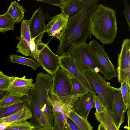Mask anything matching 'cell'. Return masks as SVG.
Returning a JSON list of instances; mask_svg holds the SVG:
<instances>
[{"label":"cell","mask_w":130,"mask_h":130,"mask_svg":"<svg viewBox=\"0 0 130 130\" xmlns=\"http://www.w3.org/2000/svg\"><path fill=\"white\" fill-rule=\"evenodd\" d=\"M80 10L69 17L67 29L60 41L56 51L59 56L67 55L73 47L86 42L91 35L90 27L92 18L98 5L97 0H79Z\"/></svg>","instance_id":"6da1fadb"},{"label":"cell","mask_w":130,"mask_h":130,"mask_svg":"<svg viewBox=\"0 0 130 130\" xmlns=\"http://www.w3.org/2000/svg\"><path fill=\"white\" fill-rule=\"evenodd\" d=\"M127 130H130V129H127Z\"/></svg>","instance_id":"ab89813d"},{"label":"cell","mask_w":130,"mask_h":130,"mask_svg":"<svg viewBox=\"0 0 130 130\" xmlns=\"http://www.w3.org/2000/svg\"><path fill=\"white\" fill-rule=\"evenodd\" d=\"M29 20H23L21 27V37L17 44V52L26 56L34 59L38 63L39 60L34 40L31 38L29 27Z\"/></svg>","instance_id":"9c48e42d"},{"label":"cell","mask_w":130,"mask_h":130,"mask_svg":"<svg viewBox=\"0 0 130 130\" xmlns=\"http://www.w3.org/2000/svg\"><path fill=\"white\" fill-rule=\"evenodd\" d=\"M96 120L99 122L105 130H119L115 124L112 118L111 110L106 108L101 113H94Z\"/></svg>","instance_id":"ac0fdd59"},{"label":"cell","mask_w":130,"mask_h":130,"mask_svg":"<svg viewBox=\"0 0 130 130\" xmlns=\"http://www.w3.org/2000/svg\"><path fill=\"white\" fill-rule=\"evenodd\" d=\"M121 84L120 88L123 101L127 109L130 107V86L124 81Z\"/></svg>","instance_id":"f1b7e54d"},{"label":"cell","mask_w":130,"mask_h":130,"mask_svg":"<svg viewBox=\"0 0 130 130\" xmlns=\"http://www.w3.org/2000/svg\"><path fill=\"white\" fill-rule=\"evenodd\" d=\"M49 96L53 112H57L62 113L68 117L73 109L61 102L52 92L51 90L49 92Z\"/></svg>","instance_id":"d6986e66"},{"label":"cell","mask_w":130,"mask_h":130,"mask_svg":"<svg viewBox=\"0 0 130 130\" xmlns=\"http://www.w3.org/2000/svg\"><path fill=\"white\" fill-rule=\"evenodd\" d=\"M35 127L27 120L24 121L10 123L4 130H32Z\"/></svg>","instance_id":"83f0119b"},{"label":"cell","mask_w":130,"mask_h":130,"mask_svg":"<svg viewBox=\"0 0 130 130\" xmlns=\"http://www.w3.org/2000/svg\"><path fill=\"white\" fill-rule=\"evenodd\" d=\"M39 64L52 76L60 68L59 56L54 53L48 46L42 42L36 43Z\"/></svg>","instance_id":"8992f818"},{"label":"cell","mask_w":130,"mask_h":130,"mask_svg":"<svg viewBox=\"0 0 130 130\" xmlns=\"http://www.w3.org/2000/svg\"><path fill=\"white\" fill-rule=\"evenodd\" d=\"M69 75L72 87L73 95L80 98L89 92L78 80Z\"/></svg>","instance_id":"d4e9b609"},{"label":"cell","mask_w":130,"mask_h":130,"mask_svg":"<svg viewBox=\"0 0 130 130\" xmlns=\"http://www.w3.org/2000/svg\"><path fill=\"white\" fill-rule=\"evenodd\" d=\"M10 123H0V130L5 129Z\"/></svg>","instance_id":"74e56055"},{"label":"cell","mask_w":130,"mask_h":130,"mask_svg":"<svg viewBox=\"0 0 130 130\" xmlns=\"http://www.w3.org/2000/svg\"></svg>","instance_id":"60d3db41"},{"label":"cell","mask_w":130,"mask_h":130,"mask_svg":"<svg viewBox=\"0 0 130 130\" xmlns=\"http://www.w3.org/2000/svg\"><path fill=\"white\" fill-rule=\"evenodd\" d=\"M97 130H105L102 125L100 124L98 125Z\"/></svg>","instance_id":"f35d334b"},{"label":"cell","mask_w":130,"mask_h":130,"mask_svg":"<svg viewBox=\"0 0 130 130\" xmlns=\"http://www.w3.org/2000/svg\"><path fill=\"white\" fill-rule=\"evenodd\" d=\"M32 130H54L53 126H44L35 127Z\"/></svg>","instance_id":"e575fe53"},{"label":"cell","mask_w":130,"mask_h":130,"mask_svg":"<svg viewBox=\"0 0 130 130\" xmlns=\"http://www.w3.org/2000/svg\"><path fill=\"white\" fill-rule=\"evenodd\" d=\"M127 109L123 101L120 88L112 87L111 111L114 122L119 129L124 121L125 114Z\"/></svg>","instance_id":"7c38bea8"},{"label":"cell","mask_w":130,"mask_h":130,"mask_svg":"<svg viewBox=\"0 0 130 130\" xmlns=\"http://www.w3.org/2000/svg\"><path fill=\"white\" fill-rule=\"evenodd\" d=\"M94 96V105L96 109L95 112L98 113L102 112L104 109L108 107L102 99L96 94Z\"/></svg>","instance_id":"4dcf8cb0"},{"label":"cell","mask_w":130,"mask_h":130,"mask_svg":"<svg viewBox=\"0 0 130 130\" xmlns=\"http://www.w3.org/2000/svg\"><path fill=\"white\" fill-rule=\"evenodd\" d=\"M117 68L118 82L124 81L130 86V39L125 38L121 45L120 53L118 55Z\"/></svg>","instance_id":"ba28073f"},{"label":"cell","mask_w":130,"mask_h":130,"mask_svg":"<svg viewBox=\"0 0 130 130\" xmlns=\"http://www.w3.org/2000/svg\"><path fill=\"white\" fill-rule=\"evenodd\" d=\"M24 9L23 7L18 3L16 1L11 2L8 7L7 12L16 21L21 22L24 17Z\"/></svg>","instance_id":"44dd1931"},{"label":"cell","mask_w":130,"mask_h":130,"mask_svg":"<svg viewBox=\"0 0 130 130\" xmlns=\"http://www.w3.org/2000/svg\"><path fill=\"white\" fill-rule=\"evenodd\" d=\"M9 92L7 90H0V102L8 94Z\"/></svg>","instance_id":"8d00e7d4"},{"label":"cell","mask_w":130,"mask_h":130,"mask_svg":"<svg viewBox=\"0 0 130 130\" xmlns=\"http://www.w3.org/2000/svg\"><path fill=\"white\" fill-rule=\"evenodd\" d=\"M59 59L61 69L78 80L89 92L96 94L86 76L85 71L68 54L59 56Z\"/></svg>","instance_id":"30bf717a"},{"label":"cell","mask_w":130,"mask_h":130,"mask_svg":"<svg viewBox=\"0 0 130 130\" xmlns=\"http://www.w3.org/2000/svg\"><path fill=\"white\" fill-rule=\"evenodd\" d=\"M123 2L124 6V9L123 14L124 16L127 25L128 30H130V6L126 0H123Z\"/></svg>","instance_id":"1f68e13d"},{"label":"cell","mask_w":130,"mask_h":130,"mask_svg":"<svg viewBox=\"0 0 130 130\" xmlns=\"http://www.w3.org/2000/svg\"><path fill=\"white\" fill-rule=\"evenodd\" d=\"M65 130H80L73 122L68 117L66 125Z\"/></svg>","instance_id":"d6a6232c"},{"label":"cell","mask_w":130,"mask_h":130,"mask_svg":"<svg viewBox=\"0 0 130 130\" xmlns=\"http://www.w3.org/2000/svg\"><path fill=\"white\" fill-rule=\"evenodd\" d=\"M68 117L80 130H93V127L87 120L79 116L76 112L74 109L71 111Z\"/></svg>","instance_id":"603a6c76"},{"label":"cell","mask_w":130,"mask_h":130,"mask_svg":"<svg viewBox=\"0 0 130 130\" xmlns=\"http://www.w3.org/2000/svg\"><path fill=\"white\" fill-rule=\"evenodd\" d=\"M36 1L50 4L60 8L63 0H37Z\"/></svg>","instance_id":"836d02e7"},{"label":"cell","mask_w":130,"mask_h":130,"mask_svg":"<svg viewBox=\"0 0 130 130\" xmlns=\"http://www.w3.org/2000/svg\"><path fill=\"white\" fill-rule=\"evenodd\" d=\"M32 78H27L25 76L20 77H15L7 90L9 92L22 94L27 96L29 90L34 85Z\"/></svg>","instance_id":"9a60e30c"},{"label":"cell","mask_w":130,"mask_h":130,"mask_svg":"<svg viewBox=\"0 0 130 130\" xmlns=\"http://www.w3.org/2000/svg\"><path fill=\"white\" fill-rule=\"evenodd\" d=\"M115 9L101 4L98 5L92 18L90 29L93 35L103 44L112 43L118 32Z\"/></svg>","instance_id":"7a4b0ae2"},{"label":"cell","mask_w":130,"mask_h":130,"mask_svg":"<svg viewBox=\"0 0 130 130\" xmlns=\"http://www.w3.org/2000/svg\"><path fill=\"white\" fill-rule=\"evenodd\" d=\"M15 77L9 76L0 71V90H6L14 79Z\"/></svg>","instance_id":"f546056e"},{"label":"cell","mask_w":130,"mask_h":130,"mask_svg":"<svg viewBox=\"0 0 130 130\" xmlns=\"http://www.w3.org/2000/svg\"><path fill=\"white\" fill-rule=\"evenodd\" d=\"M89 52L95 64L106 79L111 80L117 76L116 69L108 55L104 49V45L100 44L94 39L88 43Z\"/></svg>","instance_id":"277c9868"},{"label":"cell","mask_w":130,"mask_h":130,"mask_svg":"<svg viewBox=\"0 0 130 130\" xmlns=\"http://www.w3.org/2000/svg\"><path fill=\"white\" fill-rule=\"evenodd\" d=\"M52 77V92L62 103L72 109L75 110L79 98L73 95L72 87L68 73L59 68Z\"/></svg>","instance_id":"3957f363"},{"label":"cell","mask_w":130,"mask_h":130,"mask_svg":"<svg viewBox=\"0 0 130 130\" xmlns=\"http://www.w3.org/2000/svg\"><path fill=\"white\" fill-rule=\"evenodd\" d=\"M69 17L61 13L52 18L46 25L45 32L48 36L54 37L60 41L67 29Z\"/></svg>","instance_id":"4fadbf2b"},{"label":"cell","mask_w":130,"mask_h":130,"mask_svg":"<svg viewBox=\"0 0 130 130\" xmlns=\"http://www.w3.org/2000/svg\"><path fill=\"white\" fill-rule=\"evenodd\" d=\"M54 130H65L67 116L57 112H53Z\"/></svg>","instance_id":"484cf974"},{"label":"cell","mask_w":130,"mask_h":130,"mask_svg":"<svg viewBox=\"0 0 130 130\" xmlns=\"http://www.w3.org/2000/svg\"><path fill=\"white\" fill-rule=\"evenodd\" d=\"M95 94L89 92L81 96L77 101L75 110L82 118L87 120L90 110L92 108H95Z\"/></svg>","instance_id":"5bb4252c"},{"label":"cell","mask_w":130,"mask_h":130,"mask_svg":"<svg viewBox=\"0 0 130 130\" xmlns=\"http://www.w3.org/2000/svg\"><path fill=\"white\" fill-rule=\"evenodd\" d=\"M82 6L79 0H63L60 7L61 13L69 17L74 12L80 10Z\"/></svg>","instance_id":"ffe728a7"},{"label":"cell","mask_w":130,"mask_h":130,"mask_svg":"<svg viewBox=\"0 0 130 130\" xmlns=\"http://www.w3.org/2000/svg\"><path fill=\"white\" fill-rule=\"evenodd\" d=\"M16 21L7 13L0 15V32L4 33L10 30H14Z\"/></svg>","instance_id":"cb8c5ba5"},{"label":"cell","mask_w":130,"mask_h":130,"mask_svg":"<svg viewBox=\"0 0 130 130\" xmlns=\"http://www.w3.org/2000/svg\"><path fill=\"white\" fill-rule=\"evenodd\" d=\"M86 76L95 93L100 96L111 110L112 102V89L110 83L99 73L91 70L85 71Z\"/></svg>","instance_id":"5b68a950"},{"label":"cell","mask_w":130,"mask_h":130,"mask_svg":"<svg viewBox=\"0 0 130 130\" xmlns=\"http://www.w3.org/2000/svg\"><path fill=\"white\" fill-rule=\"evenodd\" d=\"M127 110L128 126H125L124 127L125 129H130V107H129L128 108Z\"/></svg>","instance_id":"d590c367"},{"label":"cell","mask_w":130,"mask_h":130,"mask_svg":"<svg viewBox=\"0 0 130 130\" xmlns=\"http://www.w3.org/2000/svg\"><path fill=\"white\" fill-rule=\"evenodd\" d=\"M10 62L24 65L30 67L34 70H37L40 66L35 60L17 55L12 54L9 55Z\"/></svg>","instance_id":"7402d4cb"},{"label":"cell","mask_w":130,"mask_h":130,"mask_svg":"<svg viewBox=\"0 0 130 130\" xmlns=\"http://www.w3.org/2000/svg\"><path fill=\"white\" fill-rule=\"evenodd\" d=\"M68 54L85 71L91 70L99 72L90 54L88 43L85 42L76 45L71 49Z\"/></svg>","instance_id":"52a82bcc"},{"label":"cell","mask_w":130,"mask_h":130,"mask_svg":"<svg viewBox=\"0 0 130 130\" xmlns=\"http://www.w3.org/2000/svg\"><path fill=\"white\" fill-rule=\"evenodd\" d=\"M32 117L30 110L26 106L8 117L0 118V122L9 123L21 122L30 119Z\"/></svg>","instance_id":"2e32d148"},{"label":"cell","mask_w":130,"mask_h":130,"mask_svg":"<svg viewBox=\"0 0 130 130\" xmlns=\"http://www.w3.org/2000/svg\"><path fill=\"white\" fill-rule=\"evenodd\" d=\"M45 15L41 7L34 12L29 20V27L31 38L36 43L41 41L42 38L45 32Z\"/></svg>","instance_id":"8fae6325"},{"label":"cell","mask_w":130,"mask_h":130,"mask_svg":"<svg viewBox=\"0 0 130 130\" xmlns=\"http://www.w3.org/2000/svg\"><path fill=\"white\" fill-rule=\"evenodd\" d=\"M29 101L25 95L14 103L5 106H0V118L8 117L26 106H28Z\"/></svg>","instance_id":"e0dca14e"},{"label":"cell","mask_w":130,"mask_h":130,"mask_svg":"<svg viewBox=\"0 0 130 130\" xmlns=\"http://www.w3.org/2000/svg\"><path fill=\"white\" fill-rule=\"evenodd\" d=\"M24 96L20 94L9 92L0 102V106H5L13 104Z\"/></svg>","instance_id":"4316f807"}]
</instances>
